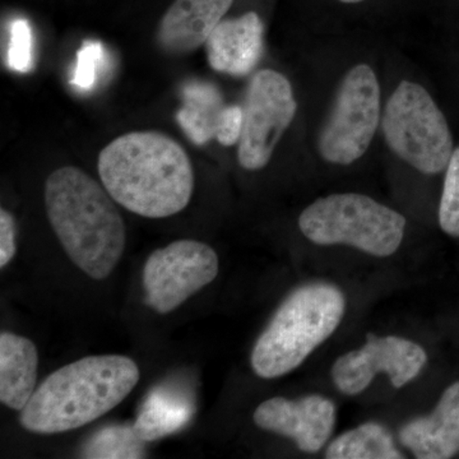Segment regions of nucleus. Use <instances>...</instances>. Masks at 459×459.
Returning a JSON list of instances; mask_svg holds the SVG:
<instances>
[{
	"label": "nucleus",
	"instance_id": "20e7f679",
	"mask_svg": "<svg viewBox=\"0 0 459 459\" xmlns=\"http://www.w3.org/2000/svg\"><path fill=\"white\" fill-rule=\"evenodd\" d=\"M346 299L337 286L313 282L298 287L280 305L253 347L256 376L274 379L300 367L340 325Z\"/></svg>",
	"mask_w": 459,
	"mask_h": 459
},
{
	"label": "nucleus",
	"instance_id": "423d86ee",
	"mask_svg": "<svg viewBox=\"0 0 459 459\" xmlns=\"http://www.w3.org/2000/svg\"><path fill=\"white\" fill-rule=\"evenodd\" d=\"M383 134L392 152L422 174L446 170L455 144L448 122L421 84L402 81L386 101Z\"/></svg>",
	"mask_w": 459,
	"mask_h": 459
},
{
	"label": "nucleus",
	"instance_id": "dca6fc26",
	"mask_svg": "<svg viewBox=\"0 0 459 459\" xmlns=\"http://www.w3.org/2000/svg\"><path fill=\"white\" fill-rule=\"evenodd\" d=\"M181 99L183 107L177 120L186 137L197 146L217 140L228 108L221 91L213 83L189 81L181 89Z\"/></svg>",
	"mask_w": 459,
	"mask_h": 459
},
{
	"label": "nucleus",
	"instance_id": "f257e3e1",
	"mask_svg": "<svg viewBox=\"0 0 459 459\" xmlns=\"http://www.w3.org/2000/svg\"><path fill=\"white\" fill-rule=\"evenodd\" d=\"M98 170L115 202L147 219L181 212L195 190L188 153L161 132H132L115 138L100 152Z\"/></svg>",
	"mask_w": 459,
	"mask_h": 459
},
{
	"label": "nucleus",
	"instance_id": "39448f33",
	"mask_svg": "<svg viewBox=\"0 0 459 459\" xmlns=\"http://www.w3.org/2000/svg\"><path fill=\"white\" fill-rule=\"evenodd\" d=\"M406 223L397 211L358 193L316 199L299 217V228L312 243L344 244L379 258L400 249Z\"/></svg>",
	"mask_w": 459,
	"mask_h": 459
},
{
	"label": "nucleus",
	"instance_id": "ddd939ff",
	"mask_svg": "<svg viewBox=\"0 0 459 459\" xmlns=\"http://www.w3.org/2000/svg\"><path fill=\"white\" fill-rule=\"evenodd\" d=\"M234 0H175L157 29L160 49L184 56L205 44Z\"/></svg>",
	"mask_w": 459,
	"mask_h": 459
},
{
	"label": "nucleus",
	"instance_id": "f03ea898",
	"mask_svg": "<svg viewBox=\"0 0 459 459\" xmlns=\"http://www.w3.org/2000/svg\"><path fill=\"white\" fill-rule=\"evenodd\" d=\"M45 207L66 255L93 280H105L122 258L126 223L105 186L89 174L65 166L45 183Z\"/></svg>",
	"mask_w": 459,
	"mask_h": 459
},
{
	"label": "nucleus",
	"instance_id": "a211bd4d",
	"mask_svg": "<svg viewBox=\"0 0 459 459\" xmlns=\"http://www.w3.org/2000/svg\"><path fill=\"white\" fill-rule=\"evenodd\" d=\"M394 437L383 425L368 422L347 431L329 444L328 459H402Z\"/></svg>",
	"mask_w": 459,
	"mask_h": 459
},
{
	"label": "nucleus",
	"instance_id": "f3484780",
	"mask_svg": "<svg viewBox=\"0 0 459 459\" xmlns=\"http://www.w3.org/2000/svg\"><path fill=\"white\" fill-rule=\"evenodd\" d=\"M192 418L188 402L179 395L157 389L147 398L137 421L133 424L135 433L143 442H153L165 435L180 430Z\"/></svg>",
	"mask_w": 459,
	"mask_h": 459
},
{
	"label": "nucleus",
	"instance_id": "4be33fe9",
	"mask_svg": "<svg viewBox=\"0 0 459 459\" xmlns=\"http://www.w3.org/2000/svg\"><path fill=\"white\" fill-rule=\"evenodd\" d=\"M102 53L100 42H84L77 54V65L72 83L81 90H90L98 82L99 68L101 66Z\"/></svg>",
	"mask_w": 459,
	"mask_h": 459
},
{
	"label": "nucleus",
	"instance_id": "6ab92c4d",
	"mask_svg": "<svg viewBox=\"0 0 459 459\" xmlns=\"http://www.w3.org/2000/svg\"><path fill=\"white\" fill-rule=\"evenodd\" d=\"M146 442L135 433L134 427L111 425L91 437L84 444L81 457L93 459L144 458Z\"/></svg>",
	"mask_w": 459,
	"mask_h": 459
},
{
	"label": "nucleus",
	"instance_id": "5701e85b",
	"mask_svg": "<svg viewBox=\"0 0 459 459\" xmlns=\"http://www.w3.org/2000/svg\"><path fill=\"white\" fill-rule=\"evenodd\" d=\"M16 221L7 210H0V268H4L16 255Z\"/></svg>",
	"mask_w": 459,
	"mask_h": 459
},
{
	"label": "nucleus",
	"instance_id": "0eeeda50",
	"mask_svg": "<svg viewBox=\"0 0 459 459\" xmlns=\"http://www.w3.org/2000/svg\"><path fill=\"white\" fill-rule=\"evenodd\" d=\"M380 99L379 81L371 66L358 65L347 72L319 133L323 160L347 166L367 153L380 123Z\"/></svg>",
	"mask_w": 459,
	"mask_h": 459
},
{
	"label": "nucleus",
	"instance_id": "6e6552de",
	"mask_svg": "<svg viewBox=\"0 0 459 459\" xmlns=\"http://www.w3.org/2000/svg\"><path fill=\"white\" fill-rule=\"evenodd\" d=\"M298 102L285 75L273 69H262L247 87L238 160L249 171L264 169L277 144L294 122Z\"/></svg>",
	"mask_w": 459,
	"mask_h": 459
},
{
	"label": "nucleus",
	"instance_id": "aec40b11",
	"mask_svg": "<svg viewBox=\"0 0 459 459\" xmlns=\"http://www.w3.org/2000/svg\"><path fill=\"white\" fill-rule=\"evenodd\" d=\"M439 225L449 237L459 238V147L453 151L446 166L439 205Z\"/></svg>",
	"mask_w": 459,
	"mask_h": 459
},
{
	"label": "nucleus",
	"instance_id": "f8f14e48",
	"mask_svg": "<svg viewBox=\"0 0 459 459\" xmlns=\"http://www.w3.org/2000/svg\"><path fill=\"white\" fill-rule=\"evenodd\" d=\"M263 22L255 12L222 20L205 41L208 65L234 77L252 74L263 56Z\"/></svg>",
	"mask_w": 459,
	"mask_h": 459
},
{
	"label": "nucleus",
	"instance_id": "2eb2a0df",
	"mask_svg": "<svg viewBox=\"0 0 459 459\" xmlns=\"http://www.w3.org/2000/svg\"><path fill=\"white\" fill-rule=\"evenodd\" d=\"M39 353L29 338L0 334V401L8 409L22 411L36 391Z\"/></svg>",
	"mask_w": 459,
	"mask_h": 459
},
{
	"label": "nucleus",
	"instance_id": "9d476101",
	"mask_svg": "<svg viewBox=\"0 0 459 459\" xmlns=\"http://www.w3.org/2000/svg\"><path fill=\"white\" fill-rule=\"evenodd\" d=\"M428 353L413 341L397 336H368L367 343L338 358L332 377L341 394H361L377 373L386 374L394 388H402L420 376Z\"/></svg>",
	"mask_w": 459,
	"mask_h": 459
},
{
	"label": "nucleus",
	"instance_id": "9b49d317",
	"mask_svg": "<svg viewBox=\"0 0 459 459\" xmlns=\"http://www.w3.org/2000/svg\"><path fill=\"white\" fill-rule=\"evenodd\" d=\"M253 420L263 430L294 440L300 451L316 453L333 433L336 406L319 394L296 400L273 397L256 407Z\"/></svg>",
	"mask_w": 459,
	"mask_h": 459
},
{
	"label": "nucleus",
	"instance_id": "1a4fd4ad",
	"mask_svg": "<svg viewBox=\"0 0 459 459\" xmlns=\"http://www.w3.org/2000/svg\"><path fill=\"white\" fill-rule=\"evenodd\" d=\"M219 255L197 240H178L148 256L143 270L146 304L155 312L168 314L219 274Z\"/></svg>",
	"mask_w": 459,
	"mask_h": 459
},
{
	"label": "nucleus",
	"instance_id": "b1692460",
	"mask_svg": "<svg viewBox=\"0 0 459 459\" xmlns=\"http://www.w3.org/2000/svg\"><path fill=\"white\" fill-rule=\"evenodd\" d=\"M340 2L346 3V4H356V3H361L364 0H340Z\"/></svg>",
	"mask_w": 459,
	"mask_h": 459
},
{
	"label": "nucleus",
	"instance_id": "4468645a",
	"mask_svg": "<svg viewBox=\"0 0 459 459\" xmlns=\"http://www.w3.org/2000/svg\"><path fill=\"white\" fill-rule=\"evenodd\" d=\"M401 443L420 459H448L459 452V382L443 392L433 412L407 422Z\"/></svg>",
	"mask_w": 459,
	"mask_h": 459
},
{
	"label": "nucleus",
	"instance_id": "7ed1b4c3",
	"mask_svg": "<svg viewBox=\"0 0 459 459\" xmlns=\"http://www.w3.org/2000/svg\"><path fill=\"white\" fill-rule=\"evenodd\" d=\"M140 369L122 355L89 356L50 374L21 411V425L36 434H60L91 424L122 403Z\"/></svg>",
	"mask_w": 459,
	"mask_h": 459
},
{
	"label": "nucleus",
	"instance_id": "412c9836",
	"mask_svg": "<svg viewBox=\"0 0 459 459\" xmlns=\"http://www.w3.org/2000/svg\"><path fill=\"white\" fill-rule=\"evenodd\" d=\"M32 31L25 20H16L11 26L7 63L9 68L26 74L33 65Z\"/></svg>",
	"mask_w": 459,
	"mask_h": 459
}]
</instances>
